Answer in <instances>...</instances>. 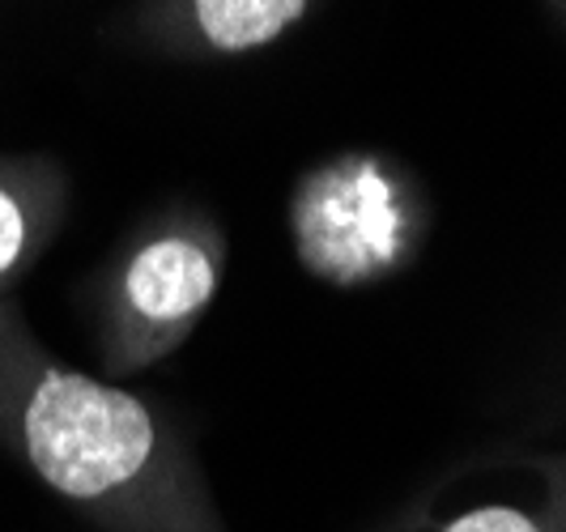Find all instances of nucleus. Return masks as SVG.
<instances>
[{
	"label": "nucleus",
	"instance_id": "1",
	"mask_svg": "<svg viewBox=\"0 0 566 532\" xmlns=\"http://www.w3.org/2000/svg\"><path fill=\"white\" fill-rule=\"evenodd\" d=\"M9 430L39 481L103 532H227L197 473L124 388L34 363L9 396Z\"/></svg>",
	"mask_w": 566,
	"mask_h": 532
},
{
	"label": "nucleus",
	"instance_id": "2",
	"mask_svg": "<svg viewBox=\"0 0 566 532\" xmlns=\"http://www.w3.org/2000/svg\"><path fill=\"white\" fill-rule=\"evenodd\" d=\"M213 290H218L213 255L188 234H163V239H149L128 260L119 299L145 328L175 336L205 311Z\"/></svg>",
	"mask_w": 566,
	"mask_h": 532
},
{
	"label": "nucleus",
	"instance_id": "3",
	"mask_svg": "<svg viewBox=\"0 0 566 532\" xmlns=\"http://www.w3.org/2000/svg\"><path fill=\"white\" fill-rule=\"evenodd\" d=\"M388 197L392 192L367 167L354 170V175H324L319 192H312L307 209H303L307 255L319 260L315 269L337 273V278H354L358 269H367V252H363L354 226L363 222L379 239L392 243V205H388Z\"/></svg>",
	"mask_w": 566,
	"mask_h": 532
},
{
	"label": "nucleus",
	"instance_id": "4",
	"mask_svg": "<svg viewBox=\"0 0 566 532\" xmlns=\"http://www.w3.org/2000/svg\"><path fill=\"white\" fill-rule=\"evenodd\" d=\"M200 34L218 52H252L290 30L307 0H192Z\"/></svg>",
	"mask_w": 566,
	"mask_h": 532
},
{
	"label": "nucleus",
	"instance_id": "5",
	"mask_svg": "<svg viewBox=\"0 0 566 532\" xmlns=\"http://www.w3.org/2000/svg\"><path fill=\"white\" fill-rule=\"evenodd\" d=\"M434 532H566L558 520V507H549V515L528 511V507L511 503H485L473 511H460L452 520H443Z\"/></svg>",
	"mask_w": 566,
	"mask_h": 532
},
{
	"label": "nucleus",
	"instance_id": "6",
	"mask_svg": "<svg viewBox=\"0 0 566 532\" xmlns=\"http://www.w3.org/2000/svg\"><path fill=\"white\" fill-rule=\"evenodd\" d=\"M30 248V213L13 188L0 184V278H9Z\"/></svg>",
	"mask_w": 566,
	"mask_h": 532
}]
</instances>
